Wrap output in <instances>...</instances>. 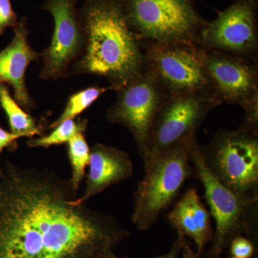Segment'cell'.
I'll list each match as a JSON object with an SVG mask.
<instances>
[{
    "mask_svg": "<svg viewBox=\"0 0 258 258\" xmlns=\"http://www.w3.org/2000/svg\"><path fill=\"white\" fill-rule=\"evenodd\" d=\"M110 258H117V257H113V255H111V257H110Z\"/></svg>",
    "mask_w": 258,
    "mask_h": 258,
    "instance_id": "obj_25",
    "label": "cell"
},
{
    "mask_svg": "<svg viewBox=\"0 0 258 258\" xmlns=\"http://www.w3.org/2000/svg\"><path fill=\"white\" fill-rule=\"evenodd\" d=\"M115 92L116 99L107 109V119L128 129L144 159L154 118L161 107L172 96L147 69Z\"/></svg>",
    "mask_w": 258,
    "mask_h": 258,
    "instance_id": "obj_7",
    "label": "cell"
},
{
    "mask_svg": "<svg viewBox=\"0 0 258 258\" xmlns=\"http://www.w3.org/2000/svg\"><path fill=\"white\" fill-rule=\"evenodd\" d=\"M231 253L237 258H249L254 253V246L250 240L242 236H236L231 241Z\"/></svg>",
    "mask_w": 258,
    "mask_h": 258,
    "instance_id": "obj_21",
    "label": "cell"
},
{
    "mask_svg": "<svg viewBox=\"0 0 258 258\" xmlns=\"http://www.w3.org/2000/svg\"><path fill=\"white\" fill-rule=\"evenodd\" d=\"M200 153L212 174L242 198L258 202V128L220 129Z\"/></svg>",
    "mask_w": 258,
    "mask_h": 258,
    "instance_id": "obj_5",
    "label": "cell"
},
{
    "mask_svg": "<svg viewBox=\"0 0 258 258\" xmlns=\"http://www.w3.org/2000/svg\"><path fill=\"white\" fill-rule=\"evenodd\" d=\"M21 137L13 133H9L6 132L4 129L0 127V154L4 148L9 147L14 143L15 141ZM2 170L0 169V174H1Z\"/></svg>",
    "mask_w": 258,
    "mask_h": 258,
    "instance_id": "obj_22",
    "label": "cell"
},
{
    "mask_svg": "<svg viewBox=\"0 0 258 258\" xmlns=\"http://www.w3.org/2000/svg\"><path fill=\"white\" fill-rule=\"evenodd\" d=\"M87 127V120L68 119L56 125L54 130L48 135L39 139H31L27 142L29 147H49L68 143L76 134L84 132Z\"/></svg>",
    "mask_w": 258,
    "mask_h": 258,
    "instance_id": "obj_18",
    "label": "cell"
},
{
    "mask_svg": "<svg viewBox=\"0 0 258 258\" xmlns=\"http://www.w3.org/2000/svg\"><path fill=\"white\" fill-rule=\"evenodd\" d=\"M257 0H235L217 11V18L204 28L201 48L257 61Z\"/></svg>",
    "mask_w": 258,
    "mask_h": 258,
    "instance_id": "obj_10",
    "label": "cell"
},
{
    "mask_svg": "<svg viewBox=\"0 0 258 258\" xmlns=\"http://www.w3.org/2000/svg\"><path fill=\"white\" fill-rule=\"evenodd\" d=\"M168 220L179 235L188 236L195 241L198 254L211 240V214L205 208L195 189H190L181 197L167 215Z\"/></svg>",
    "mask_w": 258,
    "mask_h": 258,
    "instance_id": "obj_15",
    "label": "cell"
},
{
    "mask_svg": "<svg viewBox=\"0 0 258 258\" xmlns=\"http://www.w3.org/2000/svg\"><path fill=\"white\" fill-rule=\"evenodd\" d=\"M0 105L8 115L12 133L30 138L41 135V130L35 120L11 96L9 88L5 84H0Z\"/></svg>",
    "mask_w": 258,
    "mask_h": 258,
    "instance_id": "obj_16",
    "label": "cell"
},
{
    "mask_svg": "<svg viewBox=\"0 0 258 258\" xmlns=\"http://www.w3.org/2000/svg\"><path fill=\"white\" fill-rule=\"evenodd\" d=\"M88 164L90 170L86 191L83 197L76 199V203L79 205L133 175V164L128 153L101 144L91 148Z\"/></svg>",
    "mask_w": 258,
    "mask_h": 258,
    "instance_id": "obj_14",
    "label": "cell"
},
{
    "mask_svg": "<svg viewBox=\"0 0 258 258\" xmlns=\"http://www.w3.org/2000/svg\"><path fill=\"white\" fill-rule=\"evenodd\" d=\"M0 258H110L125 231L76 203L71 181L13 165L1 173Z\"/></svg>",
    "mask_w": 258,
    "mask_h": 258,
    "instance_id": "obj_1",
    "label": "cell"
},
{
    "mask_svg": "<svg viewBox=\"0 0 258 258\" xmlns=\"http://www.w3.org/2000/svg\"><path fill=\"white\" fill-rule=\"evenodd\" d=\"M109 90H111L110 86L105 88L95 85L71 95L64 107L63 112L55 123L50 125V128H55L56 125L64 120L75 119L78 115L81 114L93 105L102 94Z\"/></svg>",
    "mask_w": 258,
    "mask_h": 258,
    "instance_id": "obj_17",
    "label": "cell"
},
{
    "mask_svg": "<svg viewBox=\"0 0 258 258\" xmlns=\"http://www.w3.org/2000/svg\"><path fill=\"white\" fill-rule=\"evenodd\" d=\"M84 132H80L68 142L69 154L73 167V177L71 180L74 189L77 191L84 177L85 169L89 163L91 149L85 139Z\"/></svg>",
    "mask_w": 258,
    "mask_h": 258,
    "instance_id": "obj_19",
    "label": "cell"
},
{
    "mask_svg": "<svg viewBox=\"0 0 258 258\" xmlns=\"http://www.w3.org/2000/svg\"><path fill=\"white\" fill-rule=\"evenodd\" d=\"M203 60L217 101L258 110V61L208 50Z\"/></svg>",
    "mask_w": 258,
    "mask_h": 258,
    "instance_id": "obj_12",
    "label": "cell"
},
{
    "mask_svg": "<svg viewBox=\"0 0 258 258\" xmlns=\"http://www.w3.org/2000/svg\"><path fill=\"white\" fill-rule=\"evenodd\" d=\"M78 0H46L42 9L50 13L54 31L50 45L40 52L39 76L45 81L66 77L71 66L82 55L86 34L77 9Z\"/></svg>",
    "mask_w": 258,
    "mask_h": 258,
    "instance_id": "obj_11",
    "label": "cell"
},
{
    "mask_svg": "<svg viewBox=\"0 0 258 258\" xmlns=\"http://www.w3.org/2000/svg\"><path fill=\"white\" fill-rule=\"evenodd\" d=\"M144 45L146 69L155 76L171 96L194 93L214 96L211 81L204 64L205 50L201 47L151 42Z\"/></svg>",
    "mask_w": 258,
    "mask_h": 258,
    "instance_id": "obj_8",
    "label": "cell"
},
{
    "mask_svg": "<svg viewBox=\"0 0 258 258\" xmlns=\"http://www.w3.org/2000/svg\"><path fill=\"white\" fill-rule=\"evenodd\" d=\"M79 12L86 45L66 77L101 76L115 91L145 71V47L131 27L120 0H84Z\"/></svg>",
    "mask_w": 258,
    "mask_h": 258,
    "instance_id": "obj_2",
    "label": "cell"
},
{
    "mask_svg": "<svg viewBox=\"0 0 258 258\" xmlns=\"http://www.w3.org/2000/svg\"><path fill=\"white\" fill-rule=\"evenodd\" d=\"M18 23V15L10 0H0V36L7 28H16Z\"/></svg>",
    "mask_w": 258,
    "mask_h": 258,
    "instance_id": "obj_20",
    "label": "cell"
},
{
    "mask_svg": "<svg viewBox=\"0 0 258 258\" xmlns=\"http://www.w3.org/2000/svg\"><path fill=\"white\" fill-rule=\"evenodd\" d=\"M220 105L215 96L209 93L171 97L161 107L153 121L144 161L181 142L196 138L197 132L208 115Z\"/></svg>",
    "mask_w": 258,
    "mask_h": 258,
    "instance_id": "obj_9",
    "label": "cell"
},
{
    "mask_svg": "<svg viewBox=\"0 0 258 258\" xmlns=\"http://www.w3.org/2000/svg\"><path fill=\"white\" fill-rule=\"evenodd\" d=\"M189 161L194 177L203 184L210 214L216 222L210 258H219L236 236L257 232L258 202L237 195L215 177L203 160L197 139L190 148Z\"/></svg>",
    "mask_w": 258,
    "mask_h": 258,
    "instance_id": "obj_6",
    "label": "cell"
},
{
    "mask_svg": "<svg viewBox=\"0 0 258 258\" xmlns=\"http://www.w3.org/2000/svg\"><path fill=\"white\" fill-rule=\"evenodd\" d=\"M196 138L153 155L144 161L145 175L134 193L132 220L147 230L170 206L185 181L194 176L189 150Z\"/></svg>",
    "mask_w": 258,
    "mask_h": 258,
    "instance_id": "obj_3",
    "label": "cell"
},
{
    "mask_svg": "<svg viewBox=\"0 0 258 258\" xmlns=\"http://www.w3.org/2000/svg\"><path fill=\"white\" fill-rule=\"evenodd\" d=\"M231 258H237V257H231Z\"/></svg>",
    "mask_w": 258,
    "mask_h": 258,
    "instance_id": "obj_26",
    "label": "cell"
},
{
    "mask_svg": "<svg viewBox=\"0 0 258 258\" xmlns=\"http://www.w3.org/2000/svg\"><path fill=\"white\" fill-rule=\"evenodd\" d=\"M183 248H184V254H183V258H198V254L194 253L193 251L189 248V246L184 244L183 245Z\"/></svg>",
    "mask_w": 258,
    "mask_h": 258,
    "instance_id": "obj_24",
    "label": "cell"
},
{
    "mask_svg": "<svg viewBox=\"0 0 258 258\" xmlns=\"http://www.w3.org/2000/svg\"><path fill=\"white\" fill-rule=\"evenodd\" d=\"M131 27L143 43L200 47L207 22L193 0H120Z\"/></svg>",
    "mask_w": 258,
    "mask_h": 258,
    "instance_id": "obj_4",
    "label": "cell"
},
{
    "mask_svg": "<svg viewBox=\"0 0 258 258\" xmlns=\"http://www.w3.org/2000/svg\"><path fill=\"white\" fill-rule=\"evenodd\" d=\"M14 33L12 42L0 52V84L10 85L17 103L30 112L36 105L29 93L25 76L29 64L40 60V52H36L29 43L25 17L19 20Z\"/></svg>",
    "mask_w": 258,
    "mask_h": 258,
    "instance_id": "obj_13",
    "label": "cell"
},
{
    "mask_svg": "<svg viewBox=\"0 0 258 258\" xmlns=\"http://www.w3.org/2000/svg\"><path fill=\"white\" fill-rule=\"evenodd\" d=\"M184 244V236L179 235V238L176 240V243L174 244V247H173V249H171V252L169 254H166V255L157 258H176L178 254H179L180 249L182 248Z\"/></svg>",
    "mask_w": 258,
    "mask_h": 258,
    "instance_id": "obj_23",
    "label": "cell"
}]
</instances>
